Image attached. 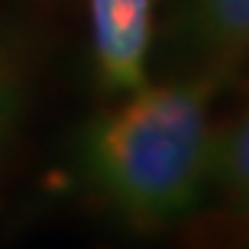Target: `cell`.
<instances>
[{"instance_id": "1", "label": "cell", "mask_w": 249, "mask_h": 249, "mask_svg": "<svg viewBox=\"0 0 249 249\" xmlns=\"http://www.w3.org/2000/svg\"><path fill=\"white\" fill-rule=\"evenodd\" d=\"M211 81L136 88L88 133V172L136 227H162L197 201L211 175Z\"/></svg>"}, {"instance_id": "2", "label": "cell", "mask_w": 249, "mask_h": 249, "mask_svg": "<svg viewBox=\"0 0 249 249\" xmlns=\"http://www.w3.org/2000/svg\"><path fill=\"white\" fill-rule=\"evenodd\" d=\"M91 23L104 81L113 91L142 88L152 39V0H91Z\"/></svg>"}, {"instance_id": "3", "label": "cell", "mask_w": 249, "mask_h": 249, "mask_svg": "<svg viewBox=\"0 0 249 249\" xmlns=\"http://www.w3.org/2000/svg\"><path fill=\"white\" fill-rule=\"evenodd\" d=\"M194 33L213 65L249 55V0H194Z\"/></svg>"}, {"instance_id": "4", "label": "cell", "mask_w": 249, "mask_h": 249, "mask_svg": "<svg viewBox=\"0 0 249 249\" xmlns=\"http://www.w3.org/2000/svg\"><path fill=\"white\" fill-rule=\"evenodd\" d=\"M207 178L220 185L233 217L240 223H249V110L227 133L213 136Z\"/></svg>"}, {"instance_id": "5", "label": "cell", "mask_w": 249, "mask_h": 249, "mask_svg": "<svg viewBox=\"0 0 249 249\" xmlns=\"http://www.w3.org/2000/svg\"><path fill=\"white\" fill-rule=\"evenodd\" d=\"M13 107H17V84H13L7 65H3V58H0V136H3L7 126H10Z\"/></svg>"}]
</instances>
